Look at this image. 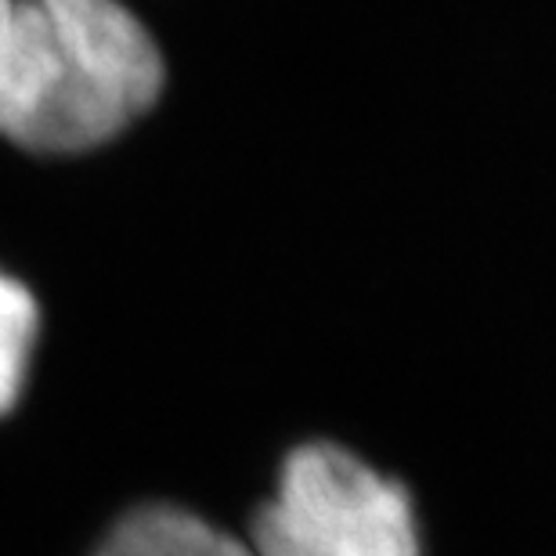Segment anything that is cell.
Listing matches in <instances>:
<instances>
[{
	"label": "cell",
	"instance_id": "1",
	"mask_svg": "<svg viewBox=\"0 0 556 556\" xmlns=\"http://www.w3.org/2000/svg\"><path fill=\"white\" fill-rule=\"evenodd\" d=\"M163 54L124 0H0V138L91 152L149 113Z\"/></svg>",
	"mask_w": 556,
	"mask_h": 556
},
{
	"label": "cell",
	"instance_id": "2",
	"mask_svg": "<svg viewBox=\"0 0 556 556\" xmlns=\"http://www.w3.org/2000/svg\"><path fill=\"white\" fill-rule=\"evenodd\" d=\"M253 556H422L413 495L340 444H300L250 528Z\"/></svg>",
	"mask_w": 556,
	"mask_h": 556
},
{
	"label": "cell",
	"instance_id": "3",
	"mask_svg": "<svg viewBox=\"0 0 556 556\" xmlns=\"http://www.w3.org/2000/svg\"><path fill=\"white\" fill-rule=\"evenodd\" d=\"M91 556H253L242 546L210 525L206 517L192 509L152 503L130 509L109 528V535L98 542Z\"/></svg>",
	"mask_w": 556,
	"mask_h": 556
},
{
	"label": "cell",
	"instance_id": "4",
	"mask_svg": "<svg viewBox=\"0 0 556 556\" xmlns=\"http://www.w3.org/2000/svg\"><path fill=\"white\" fill-rule=\"evenodd\" d=\"M37 329V296L15 275L0 271V416H8L26 391Z\"/></svg>",
	"mask_w": 556,
	"mask_h": 556
}]
</instances>
